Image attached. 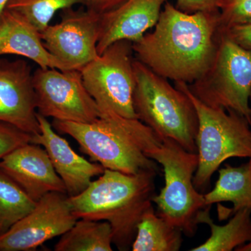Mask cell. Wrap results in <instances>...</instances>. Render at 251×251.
<instances>
[{"mask_svg":"<svg viewBox=\"0 0 251 251\" xmlns=\"http://www.w3.org/2000/svg\"><path fill=\"white\" fill-rule=\"evenodd\" d=\"M31 136L14 126L0 122V160L19 147L30 143Z\"/></svg>","mask_w":251,"mask_h":251,"instance_id":"obj_24","label":"cell"},{"mask_svg":"<svg viewBox=\"0 0 251 251\" xmlns=\"http://www.w3.org/2000/svg\"><path fill=\"white\" fill-rule=\"evenodd\" d=\"M126 0H84V6L102 14L120 6Z\"/></svg>","mask_w":251,"mask_h":251,"instance_id":"obj_27","label":"cell"},{"mask_svg":"<svg viewBox=\"0 0 251 251\" xmlns=\"http://www.w3.org/2000/svg\"><path fill=\"white\" fill-rule=\"evenodd\" d=\"M224 1H226V0H224Z\"/></svg>","mask_w":251,"mask_h":251,"instance_id":"obj_31","label":"cell"},{"mask_svg":"<svg viewBox=\"0 0 251 251\" xmlns=\"http://www.w3.org/2000/svg\"><path fill=\"white\" fill-rule=\"evenodd\" d=\"M133 43L118 41L80 71L87 92L100 112L138 119L133 107L135 74Z\"/></svg>","mask_w":251,"mask_h":251,"instance_id":"obj_8","label":"cell"},{"mask_svg":"<svg viewBox=\"0 0 251 251\" xmlns=\"http://www.w3.org/2000/svg\"><path fill=\"white\" fill-rule=\"evenodd\" d=\"M100 113V117L90 123L54 120L53 126L76 140L81 151L105 169L128 175L145 171L158 173L156 162L144 154L158 138L156 133L138 119L111 111Z\"/></svg>","mask_w":251,"mask_h":251,"instance_id":"obj_3","label":"cell"},{"mask_svg":"<svg viewBox=\"0 0 251 251\" xmlns=\"http://www.w3.org/2000/svg\"><path fill=\"white\" fill-rule=\"evenodd\" d=\"M112 231L106 221L77 219L54 246L55 251H112Z\"/></svg>","mask_w":251,"mask_h":251,"instance_id":"obj_20","label":"cell"},{"mask_svg":"<svg viewBox=\"0 0 251 251\" xmlns=\"http://www.w3.org/2000/svg\"><path fill=\"white\" fill-rule=\"evenodd\" d=\"M77 4L84 5V0H9L6 9L21 14L41 32L57 11Z\"/></svg>","mask_w":251,"mask_h":251,"instance_id":"obj_22","label":"cell"},{"mask_svg":"<svg viewBox=\"0 0 251 251\" xmlns=\"http://www.w3.org/2000/svg\"><path fill=\"white\" fill-rule=\"evenodd\" d=\"M0 168L37 202L50 192L67 193L45 149L29 143L0 160Z\"/></svg>","mask_w":251,"mask_h":251,"instance_id":"obj_13","label":"cell"},{"mask_svg":"<svg viewBox=\"0 0 251 251\" xmlns=\"http://www.w3.org/2000/svg\"><path fill=\"white\" fill-rule=\"evenodd\" d=\"M224 3V0H176L175 6L189 14L199 11L216 12L220 11Z\"/></svg>","mask_w":251,"mask_h":251,"instance_id":"obj_25","label":"cell"},{"mask_svg":"<svg viewBox=\"0 0 251 251\" xmlns=\"http://www.w3.org/2000/svg\"><path fill=\"white\" fill-rule=\"evenodd\" d=\"M168 0H126L115 9L100 14L97 50L99 55L118 41L134 43L156 25L162 6Z\"/></svg>","mask_w":251,"mask_h":251,"instance_id":"obj_15","label":"cell"},{"mask_svg":"<svg viewBox=\"0 0 251 251\" xmlns=\"http://www.w3.org/2000/svg\"><path fill=\"white\" fill-rule=\"evenodd\" d=\"M161 139V143L146 153L161 165L164 173V187L152 200L156 204V212L185 235L192 237L197 232L198 216L208 206L204 193L199 192L193 184L198 155L170 138Z\"/></svg>","mask_w":251,"mask_h":251,"instance_id":"obj_6","label":"cell"},{"mask_svg":"<svg viewBox=\"0 0 251 251\" xmlns=\"http://www.w3.org/2000/svg\"><path fill=\"white\" fill-rule=\"evenodd\" d=\"M206 206L229 202L233 207L227 214L242 209L251 210V158L241 166L227 164L219 171L214 188L204 194Z\"/></svg>","mask_w":251,"mask_h":251,"instance_id":"obj_17","label":"cell"},{"mask_svg":"<svg viewBox=\"0 0 251 251\" xmlns=\"http://www.w3.org/2000/svg\"></svg>","mask_w":251,"mask_h":251,"instance_id":"obj_32","label":"cell"},{"mask_svg":"<svg viewBox=\"0 0 251 251\" xmlns=\"http://www.w3.org/2000/svg\"><path fill=\"white\" fill-rule=\"evenodd\" d=\"M175 87L186 94L197 113L198 166L193 184L199 192L205 193L211 177L224 161L233 157L251 158V124L232 110L202 103L191 93L186 82H175Z\"/></svg>","mask_w":251,"mask_h":251,"instance_id":"obj_5","label":"cell"},{"mask_svg":"<svg viewBox=\"0 0 251 251\" xmlns=\"http://www.w3.org/2000/svg\"><path fill=\"white\" fill-rule=\"evenodd\" d=\"M251 24V0H226L219 11V29Z\"/></svg>","mask_w":251,"mask_h":251,"instance_id":"obj_23","label":"cell"},{"mask_svg":"<svg viewBox=\"0 0 251 251\" xmlns=\"http://www.w3.org/2000/svg\"><path fill=\"white\" fill-rule=\"evenodd\" d=\"M236 251H251V241L247 243V244H244V245L241 246V247H238L237 249H235Z\"/></svg>","mask_w":251,"mask_h":251,"instance_id":"obj_28","label":"cell"},{"mask_svg":"<svg viewBox=\"0 0 251 251\" xmlns=\"http://www.w3.org/2000/svg\"><path fill=\"white\" fill-rule=\"evenodd\" d=\"M211 206L204 208L199 216L198 224H206L211 230L209 239L191 251H232L251 241V210L242 209L233 214L224 226H219L211 219Z\"/></svg>","mask_w":251,"mask_h":251,"instance_id":"obj_18","label":"cell"},{"mask_svg":"<svg viewBox=\"0 0 251 251\" xmlns=\"http://www.w3.org/2000/svg\"><path fill=\"white\" fill-rule=\"evenodd\" d=\"M36 202L0 168V235L35 207Z\"/></svg>","mask_w":251,"mask_h":251,"instance_id":"obj_21","label":"cell"},{"mask_svg":"<svg viewBox=\"0 0 251 251\" xmlns=\"http://www.w3.org/2000/svg\"><path fill=\"white\" fill-rule=\"evenodd\" d=\"M158 173L145 171L136 175L105 169L85 191L69 197L77 219L109 223L112 243L118 250L128 251L136 234L142 216L153 203Z\"/></svg>","mask_w":251,"mask_h":251,"instance_id":"obj_2","label":"cell"},{"mask_svg":"<svg viewBox=\"0 0 251 251\" xmlns=\"http://www.w3.org/2000/svg\"><path fill=\"white\" fill-rule=\"evenodd\" d=\"M77 220L67 193H48L31 212L0 235V251H35L50 239L65 233Z\"/></svg>","mask_w":251,"mask_h":251,"instance_id":"obj_11","label":"cell"},{"mask_svg":"<svg viewBox=\"0 0 251 251\" xmlns=\"http://www.w3.org/2000/svg\"><path fill=\"white\" fill-rule=\"evenodd\" d=\"M5 55L30 59L41 68L69 70L46 49L40 31L21 14L8 9L0 14V57Z\"/></svg>","mask_w":251,"mask_h":251,"instance_id":"obj_16","label":"cell"},{"mask_svg":"<svg viewBox=\"0 0 251 251\" xmlns=\"http://www.w3.org/2000/svg\"><path fill=\"white\" fill-rule=\"evenodd\" d=\"M250 103H251V99H250Z\"/></svg>","mask_w":251,"mask_h":251,"instance_id":"obj_30","label":"cell"},{"mask_svg":"<svg viewBox=\"0 0 251 251\" xmlns=\"http://www.w3.org/2000/svg\"><path fill=\"white\" fill-rule=\"evenodd\" d=\"M37 119L40 132L31 136L30 143L45 149L56 173L65 185L68 196L80 194L88 187L92 178L103 174L105 168L75 152L67 140L54 131L46 117L37 113Z\"/></svg>","mask_w":251,"mask_h":251,"instance_id":"obj_14","label":"cell"},{"mask_svg":"<svg viewBox=\"0 0 251 251\" xmlns=\"http://www.w3.org/2000/svg\"><path fill=\"white\" fill-rule=\"evenodd\" d=\"M133 107L138 120L160 138H170L190 152L197 153L198 120L192 102L138 59L133 61Z\"/></svg>","mask_w":251,"mask_h":251,"instance_id":"obj_4","label":"cell"},{"mask_svg":"<svg viewBox=\"0 0 251 251\" xmlns=\"http://www.w3.org/2000/svg\"><path fill=\"white\" fill-rule=\"evenodd\" d=\"M182 232L149 208L137 226L133 251H178L182 244Z\"/></svg>","mask_w":251,"mask_h":251,"instance_id":"obj_19","label":"cell"},{"mask_svg":"<svg viewBox=\"0 0 251 251\" xmlns=\"http://www.w3.org/2000/svg\"><path fill=\"white\" fill-rule=\"evenodd\" d=\"M188 86L202 103L212 108L232 110L251 124V52L220 31L210 67L202 77Z\"/></svg>","mask_w":251,"mask_h":251,"instance_id":"obj_7","label":"cell"},{"mask_svg":"<svg viewBox=\"0 0 251 251\" xmlns=\"http://www.w3.org/2000/svg\"><path fill=\"white\" fill-rule=\"evenodd\" d=\"M32 82L36 110L42 116L75 123H90L100 117L80 71L38 67L33 72Z\"/></svg>","mask_w":251,"mask_h":251,"instance_id":"obj_9","label":"cell"},{"mask_svg":"<svg viewBox=\"0 0 251 251\" xmlns=\"http://www.w3.org/2000/svg\"><path fill=\"white\" fill-rule=\"evenodd\" d=\"M9 1V0H0V14L6 9V5Z\"/></svg>","mask_w":251,"mask_h":251,"instance_id":"obj_29","label":"cell"},{"mask_svg":"<svg viewBox=\"0 0 251 251\" xmlns=\"http://www.w3.org/2000/svg\"><path fill=\"white\" fill-rule=\"evenodd\" d=\"M100 14L92 10H63L62 20L41 31L44 45L69 70L80 71L99 57Z\"/></svg>","mask_w":251,"mask_h":251,"instance_id":"obj_10","label":"cell"},{"mask_svg":"<svg viewBox=\"0 0 251 251\" xmlns=\"http://www.w3.org/2000/svg\"><path fill=\"white\" fill-rule=\"evenodd\" d=\"M219 40V11L184 12L167 2L154 30L133 43L136 59L167 80L192 84L209 69Z\"/></svg>","mask_w":251,"mask_h":251,"instance_id":"obj_1","label":"cell"},{"mask_svg":"<svg viewBox=\"0 0 251 251\" xmlns=\"http://www.w3.org/2000/svg\"><path fill=\"white\" fill-rule=\"evenodd\" d=\"M220 32L238 46L251 52V24L219 29Z\"/></svg>","mask_w":251,"mask_h":251,"instance_id":"obj_26","label":"cell"},{"mask_svg":"<svg viewBox=\"0 0 251 251\" xmlns=\"http://www.w3.org/2000/svg\"><path fill=\"white\" fill-rule=\"evenodd\" d=\"M31 66L0 57V122L31 135L40 132Z\"/></svg>","mask_w":251,"mask_h":251,"instance_id":"obj_12","label":"cell"}]
</instances>
